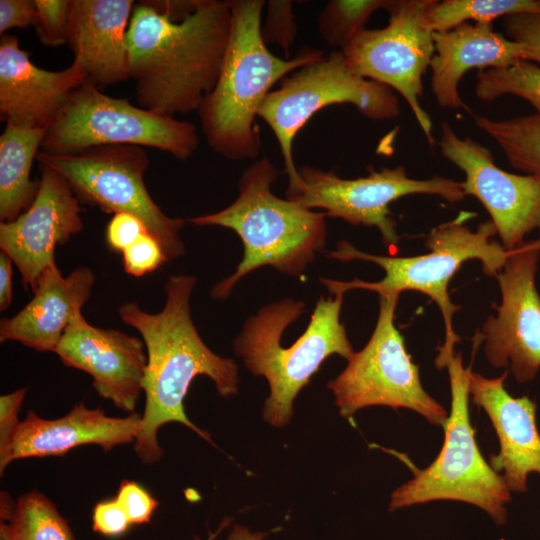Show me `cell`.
I'll return each mask as SVG.
<instances>
[{
	"label": "cell",
	"instance_id": "cell-1",
	"mask_svg": "<svg viewBox=\"0 0 540 540\" xmlns=\"http://www.w3.org/2000/svg\"><path fill=\"white\" fill-rule=\"evenodd\" d=\"M231 28L229 1L134 4L127 45L139 107L172 117L198 111L218 80Z\"/></svg>",
	"mask_w": 540,
	"mask_h": 540
},
{
	"label": "cell",
	"instance_id": "cell-2",
	"mask_svg": "<svg viewBox=\"0 0 540 540\" xmlns=\"http://www.w3.org/2000/svg\"><path fill=\"white\" fill-rule=\"evenodd\" d=\"M196 281L193 275H170L164 284L165 304L158 313L146 312L134 301L118 309L121 320L139 332L147 352L145 408L134 444L145 464L156 463L162 457L157 433L171 422L187 426L213 444L210 435L194 425L184 411V399L195 377H209L223 397L238 392L235 361L211 351L192 321L190 299Z\"/></svg>",
	"mask_w": 540,
	"mask_h": 540
},
{
	"label": "cell",
	"instance_id": "cell-3",
	"mask_svg": "<svg viewBox=\"0 0 540 540\" xmlns=\"http://www.w3.org/2000/svg\"><path fill=\"white\" fill-rule=\"evenodd\" d=\"M232 28L222 68L198 114L207 144L230 160L256 158L261 136L259 109L272 86L321 59V50L303 48L293 59L270 52L261 35L263 0H229Z\"/></svg>",
	"mask_w": 540,
	"mask_h": 540
},
{
	"label": "cell",
	"instance_id": "cell-4",
	"mask_svg": "<svg viewBox=\"0 0 540 540\" xmlns=\"http://www.w3.org/2000/svg\"><path fill=\"white\" fill-rule=\"evenodd\" d=\"M277 177L275 165L262 157L242 173L239 195L233 203L187 220L196 226L231 229L243 243L242 260L233 274L213 286V299H226L243 277L260 267L271 266L282 274L299 277L323 251L326 215L273 194L271 188Z\"/></svg>",
	"mask_w": 540,
	"mask_h": 540
},
{
	"label": "cell",
	"instance_id": "cell-5",
	"mask_svg": "<svg viewBox=\"0 0 540 540\" xmlns=\"http://www.w3.org/2000/svg\"><path fill=\"white\" fill-rule=\"evenodd\" d=\"M343 298V294L321 296L305 331L290 347H282V335L306 310L303 301L292 298L260 308L234 339L235 353L253 375L263 376L269 384L262 415L270 425L289 423L297 394L328 357L337 354L349 361L354 355L340 321Z\"/></svg>",
	"mask_w": 540,
	"mask_h": 540
},
{
	"label": "cell",
	"instance_id": "cell-6",
	"mask_svg": "<svg viewBox=\"0 0 540 540\" xmlns=\"http://www.w3.org/2000/svg\"><path fill=\"white\" fill-rule=\"evenodd\" d=\"M472 212H460L453 220L432 228L425 239L428 253L411 257L373 255L357 249L348 241L337 243L336 249L325 251L328 258L340 261L361 260L380 266L385 276L380 281L360 279L339 281L320 278L332 295L345 294L353 289H364L378 295L401 294L413 290L427 295L439 307L445 324V341L438 349L437 360L454 353L460 337L453 329V315L459 310L449 296L448 286L461 266L472 259L482 263V270L489 277H496L511 251L491 240L497 234L491 220L482 222L475 231L465 221Z\"/></svg>",
	"mask_w": 540,
	"mask_h": 540
},
{
	"label": "cell",
	"instance_id": "cell-7",
	"mask_svg": "<svg viewBox=\"0 0 540 540\" xmlns=\"http://www.w3.org/2000/svg\"><path fill=\"white\" fill-rule=\"evenodd\" d=\"M448 369L451 407L443 425L444 442L436 459L424 469H415L413 478L391 494L389 510L436 500H455L475 505L497 523L507 518L511 492L502 476L482 456L469 415V372L460 353L440 362Z\"/></svg>",
	"mask_w": 540,
	"mask_h": 540
},
{
	"label": "cell",
	"instance_id": "cell-8",
	"mask_svg": "<svg viewBox=\"0 0 540 540\" xmlns=\"http://www.w3.org/2000/svg\"><path fill=\"white\" fill-rule=\"evenodd\" d=\"M105 145H136L187 160L198 149L194 124L132 105L86 82L75 89L46 129L41 150L53 154Z\"/></svg>",
	"mask_w": 540,
	"mask_h": 540
},
{
	"label": "cell",
	"instance_id": "cell-9",
	"mask_svg": "<svg viewBox=\"0 0 540 540\" xmlns=\"http://www.w3.org/2000/svg\"><path fill=\"white\" fill-rule=\"evenodd\" d=\"M36 161L60 174L80 202L106 213L138 217L160 243L168 262L185 253L180 235L185 220L166 215L145 186L149 158L144 147L105 145L65 154L40 150Z\"/></svg>",
	"mask_w": 540,
	"mask_h": 540
},
{
	"label": "cell",
	"instance_id": "cell-10",
	"mask_svg": "<svg viewBox=\"0 0 540 540\" xmlns=\"http://www.w3.org/2000/svg\"><path fill=\"white\" fill-rule=\"evenodd\" d=\"M351 104L372 120H389L400 113L393 90L356 75L341 50L307 64L280 81L263 101L258 117L273 131L282 153L289 182L298 178L293 142L299 130L321 109Z\"/></svg>",
	"mask_w": 540,
	"mask_h": 540
},
{
	"label": "cell",
	"instance_id": "cell-11",
	"mask_svg": "<svg viewBox=\"0 0 540 540\" xmlns=\"http://www.w3.org/2000/svg\"><path fill=\"white\" fill-rule=\"evenodd\" d=\"M398 299L399 294L379 295L378 318L370 339L328 388L345 418L366 407L387 406L410 409L443 427L447 410L423 388L419 367L395 326Z\"/></svg>",
	"mask_w": 540,
	"mask_h": 540
},
{
	"label": "cell",
	"instance_id": "cell-12",
	"mask_svg": "<svg viewBox=\"0 0 540 540\" xmlns=\"http://www.w3.org/2000/svg\"><path fill=\"white\" fill-rule=\"evenodd\" d=\"M413 194L436 195L451 204L467 196L461 181L440 176L413 179L402 165L380 170L371 168L368 176L355 179L341 178L334 171L303 166L286 191L287 199L311 210L323 209L326 217L376 227L391 253L398 251L400 236L391 217L390 205Z\"/></svg>",
	"mask_w": 540,
	"mask_h": 540
},
{
	"label": "cell",
	"instance_id": "cell-13",
	"mask_svg": "<svg viewBox=\"0 0 540 540\" xmlns=\"http://www.w3.org/2000/svg\"><path fill=\"white\" fill-rule=\"evenodd\" d=\"M434 0H389L387 26L362 30L343 50L358 76L397 91L407 102L428 143L434 146L432 120L420 104L422 78L435 53L425 14Z\"/></svg>",
	"mask_w": 540,
	"mask_h": 540
},
{
	"label": "cell",
	"instance_id": "cell-14",
	"mask_svg": "<svg viewBox=\"0 0 540 540\" xmlns=\"http://www.w3.org/2000/svg\"><path fill=\"white\" fill-rule=\"evenodd\" d=\"M540 237L513 249L496 275L501 303L484 322L481 341L494 368H509L518 383L535 379L540 370V295L536 273Z\"/></svg>",
	"mask_w": 540,
	"mask_h": 540
},
{
	"label": "cell",
	"instance_id": "cell-15",
	"mask_svg": "<svg viewBox=\"0 0 540 540\" xmlns=\"http://www.w3.org/2000/svg\"><path fill=\"white\" fill-rule=\"evenodd\" d=\"M439 146L444 158L465 174L466 195L484 206L507 251L519 247L533 231L540 235V178L499 168L492 152L470 137H459L447 122Z\"/></svg>",
	"mask_w": 540,
	"mask_h": 540
},
{
	"label": "cell",
	"instance_id": "cell-16",
	"mask_svg": "<svg viewBox=\"0 0 540 540\" xmlns=\"http://www.w3.org/2000/svg\"><path fill=\"white\" fill-rule=\"evenodd\" d=\"M40 185L30 207L12 222H0V248L16 265L32 292L42 272L55 262L57 245L83 229L81 207L69 183L40 165Z\"/></svg>",
	"mask_w": 540,
	"mask_h": 540
},
{
	"label": "cell",
	"instance_id": "cell-17",
	"mask_svg": "<svg viewBox=\"0 0 540 540\" xmlns=\"http://www.w3.org/2000/svg\"><path fill=\"white\" fill-rule=\"evenodd\" d=\"M145 349L142 339L95 327L80 313L66 328L54 353L64 365L88 373L99 396L133 413L143 391Z\"/></svg>",
	"mask_w": 540,
	"mask_h": 540
},
{
	"label": "cell",
	"instance_id": "cell-18",
	"mask_svg": "<svg viewBox=\"0 0 540 540\" xmlns=\"http://www.w3.org/2000/svg\"><path fill=\"white\" fill-rule=\"evenodd\" d=\"M88 81L82 62L60 71L34 65L15 35L0 38V116L6 123L47 129L70 94Z\"/></svg>",
	"mask_w": 540,
	"mask_h": 540
},
{
	"label": "cell",
	"instance_id": "cell-19",
	"mask_svg": "<svg viewBox=\"0 0 540 540\" xmlns=\"http://www.w3.org/2000/svg\"><path fill=\"white\" fill-rule=\"evenodd\" d=\"M508 371L497 378L469 372V394L483 409L498 437L500 450L489 464L500 474L510 492L527 491L531 473L540 475V432L536 403L528 396L513 397L504 386Z\"/></svg>",
	"mask_w": 540,
	"mask_h": 540
},
{
	"label": "cell",
	"instance_id": "cell-20",
	"mask_svg": "<svg viewBox=\"0 0 540 540\" xmlns=\"http://www.w3.org/2000/svg\"><path fill=\"white\" fill-rule=\"evenodd\" d=\"M133 7L132 0H70L66 44L97 88L130 78L127 31Z\"/></svg>",
	"mask_w": 540,
	"mask_h": 540
},
{
	"label": "cell",
	"instance_id": "cell-21",
	"mask_svg": "<svg viewBox=\"0 0 540 540\" xmlns=\"http://www.w3.org/2000/svg\"><path fill=\"white\" fill-rule=\"evenodd\" d=\"M95 283L86 266L64 277L56 263L40 275L34 296L16 315L0 321V342L16 341L39 352H55L66 328L81 313Z\"/></svg>",
	"mask_w": 540,
	"mask_h": 540
},
{
	"label": "cell",
	"instance_id": "cell-22",
	"mask_svg": "<svg viewBox=\"0 0 540 540\" xmlns=\"http://www.w3.org/2000/svg\"><path fill=\"white\" fill-rule=\"evenodd\" d=\"M142 428V415L126 417L106 415L101 408L90 409L84 402L58 419L48 420L29 410L15 435L11 461L24 458L64 456L70 450L99 445L105 452L135 441Z\"/></svg>",
	"mask_w": 540,
	"mask_h": 540
},
{
	"label": "cell",
	"instance_id": "cell-23",
	"mask_svg": "<svg viewBox=\"0 0 540 540\" xmlns=\"http://www.w3.org/2000/svg\"><path fill=\"white\" fill-rule=\"evenodd\" d=\"M433 42L431 90L438 105L451 110L464 107L458 86L469 70L502 67L533 58V47L494 31L492 23L467 22L448 31L434 32Z\"/></svg>",
	"mask_w": 540,
	"mask_h": 540
},
{
	"label": "cell",
	"instance_id": "cell-24",
	"mask_svg": "<svg viewBox=\"0 0 540 540\" xmlns=\"http://www.w3.org/2000/svg\"><path fill=\"white\" fill-rule=\"evenodd\" d=\"M46 129L7 122L0 136V220L14 221L36 198L40 179H30Z\"/></svg>",
	"mask_w": 540,
	"mask_h": 540
},
{
	"label": "cell",
	"instance_id": "cell-25",
	"mask_svg": "<svg viewBox=\"0 0 540 540\" xmlns=\"http://www.w3.org/2000/svg\"><path fill=\"white\" fill-rule=\"evenodd\" d=\"M0 540H75L56 505L32 490L13 501L1 492Z\"/></svg>",
	"mask_w": 540,
	"mask_h": 540
},
{
	"label": "cell",
	"instance_id": "cell-26",
	"mask_svg": "<svg viewBox=\"0 0 540 540\" xmlns=\"http://www.w3.org/2000/svg\"><path fill=\"white\" fill-rule=\"evenodd\" d=\"M474 122L499 146L511 167L540 178V114L503 120L474 115Z\"/></svg>",
	"mask_w": 540,
	"mask_h": 540
},
{
	"label": "cell",
	"instance_id": "cell-27",
	"mask_svg": "<svg viewBox=\"0 0 540 540\" xmlns=\"http://www.w3.org/2000/svg\"><path fill=\"white\" fill-rule=\"evenodd\" d=\"M540 14V0H434L425 14L429 30L444 32L468 20L492 23L517 14Z\"/></svg>",
	"mask_w": 540,
	"mask_h": 540
},
{
	"label": "cell",
	"instance_id": "cell-28",
	"mask_svg": "<svg viewBox=\"0 0 540 540\" xmlns=\"http://www.w3.org/2000/svg\"><path fill=\"white\" fill-rule=\"evenodd\" d=\"M475 94L484 102L507 94L516 95L527 100L540 114V67L520 59L507 66L480 70Z\"/></svg>",
	"mask_w": 540,
	"mask_h": 540
},
{
	"label": "cell",
	"instance_id": "cell-29",
	"mask_svg": "<svg viewBox=\"0 0 540 540\" xmlns=\"http://www.w3.org/2000/svg\"><path fill=\"white\" fill-rule=\"evenodd\" d=\"M389 0H331L317 18L321 38L343 50L362 30L370 16L385 9Z\"/></svg>",
	"mask_w": 540,
	"mask_h": 540
},
{
	"label": "cell",
	"instance_id": "cell-30",
	"mask_svg": "<svg viewBox=\"0 0 540 540\" xmlns=\"http://www.w3.org/2000/svg\"><path fill=\"white\" fill-rule=\"evenodd\" d=\"M266 17L261 24V35L265 44H277L288 57L294 44L298 26L290 0H269L265 4Z\"/></svg>",
	"mask_w": 540,
	"mask_h": 540
},
{
	"label": "cell",
	"instance_id": "cell-31",
	"mask_svg": "<svg viewBox=\"0 0 540 540\" xmlns=\"http://www.w3.org/2000/svg\"><path fill=\"white\" fill-rule=\"evenodd\" d=\"M36 34L48 47L66 44L70 0H34Z\"/></svg>",
	"mask_w": 540,
	"mask_h": 540
},
{
	"label": "cell",
	"instance_id": "cell-32",
	"mask_svg": "<svg viewBox=\"0 0 540 540\" xmlns=\"http://www.w3.org/2000/svg\"><path fill=\"white\" fill-rule=\"evenodd\" d=\"M123 266L126 273L141 277L168 262L160 243L145 233L123 252Z\"/></svg>",
	"mask_w": 540,
	"mask_h": 540
},
{
	"label": "cell",
	"instance_id": "cell-33",
	"mask_svg": "<svg viewBox=\"0 0 540 540\" xmlns=\"http://www.w3.org/2000/svg\"><path fill=\"white\" fill-rule=\"evenodd\" d=\"M26 389H18L0 397V472L12 463V445L19 428L18 414L26 395Z\"/></svg>",
	"mask_w": 540,
	"mask_h": 540
},
{
	"label": "cell",
	"instance_id": "cell-34",
	"mask_svg": "<svg viewBox=\"0 0 540 540\" xmlns=\"http://www.w3.org/2000/svg\"><path fill=\"white\" fill-rule=\"evenodd\" d=\"M126 512L131 524L149 523L158 501L135 481L123 480L114 498Z\"/></svg>",
	"mask_w": 540,
	"mask_h": 540
},
{
	"label": "cell",
	"instance_id": "cell-35",
	"mask_svg": "<svg viewBox=\"0 0 540 540\" xmlns=\"http://www.w3.org/2000/svg\"><path fill=\"white\" fill-rule=\"evenodd\" d=\"M131 522L115 500L98 502L92 513L93 531L106 537H119L127 532Z\"/></svg>",
	"mask_w": 540,
	"mask_h": 540
},
{
	"label": "cell",
	"instance_id": "cell-36",
	"mask_svg": "<svg viewBox=\"0 0 540 540\" xmlns=\"http://www.w3.org/2000/svg\"><path fill=\"white\" fill-rule=\"evenodd\" d=\"M506 36L533 47L532 61L540 63V14H517L503 18Z\"/></svg>",
	"mask_w": 540,
	"mask_h": 540
},
{
	"label": "cell",
	"instance_id": "cell-37",
	"mask_svg": "<svg viewBox=\"0 0 540 540\" xmlns=\"http://www.w3.org/2000/svg\"><path fill=\"white\" fill-rule=\"evenodd\" d=\"M147 232V227L138 217L129 213H117L107 225L106 240L111 249L123 252Z\"/></svg>",
	"mask_w": 540,
	"mask_h": 540
},
{
	"label": "cell",
	"instance_id": "cell-38",
	"mask_svg": "<svg viewBox=\"0 0 540 540\" xmlns=\"http://www.w3.org/2000/svg\"><path fill=\"white\" fill-rule=\"evenodd\" d=\"M36 8L34 0H1L0 1V34L12 28L24 29L34 26Z\"/></svg>",
	"mask_w": 540,
	"mask_h": 540
},
{
	"label": "cell",
	"instance_id": "cell-39",
	"mask_svg": "<svg viewBox=\"0 0 540 540\" xmlns=\"http://www.w3.org/2000/svg\"><path fill=\"white\" fill-rule=\"evenodd\" d=\"M12 259L0 252V311L6 310L12 302Z\"/></svg>",
	"mask_w": 540,
	"mask_h": 540
},
{
	"label": "cell",
	"instance_id": "cell-40",
	"mask_svg": "<svg viewBox=\"0 0 540 540\" xmlns=\"http://www.w3.org/2000/svg\"><path fill=\"white\" fill-rule=\"evenodd\" d=\"M264 534L251 533L246 527L235 525L226 540H263Z\"/></svg>",
	"mask_w": 540,
	"mask_h": 540
},
{
	"label": "cell",
	"instance_id": "cell-41",
	"mask_svg": "<svg viewBox=\"0 0 540 540\" xmlns=\"http://www.w3.org/2000/svg\"><path fill=\"white\" fill-rule=\"evenodd\" d=\"M230 522L229 519H225L221 526L214 532V533H211L209 535V537L207 538V540H214L216 538V536L224 529V527Z\"/></svg>",
	"mask_w": 540,
	"mask_h": 540
}]
</instances>
